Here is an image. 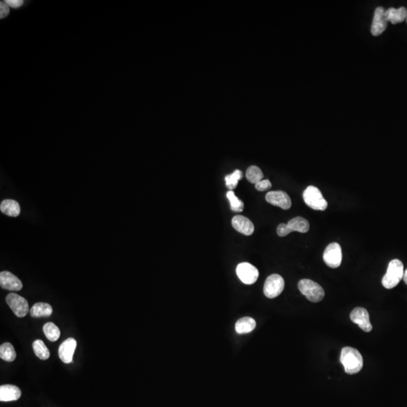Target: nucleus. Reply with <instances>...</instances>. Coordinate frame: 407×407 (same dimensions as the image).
I'll list each match as a JSON object with an SVG mask.
<instances>
[{
	"label": "nucleus",
	"instance_id": "nucleus-1",
	"mask_svg": "<svg viewBox=\"0 0 407 407\" xmlns=\"http://www.w3.org/2000/svg\"><path fill=\"white\" fill-rule=\"evenodd\" d=\"M340 361L348 374H356L363 368V357L354 348H343L341 352Z\"/></svg>",
	"mask_w": 407,
	"mask_h": 407
},
{
	"label": "nucleus",
	"instance_id": "nucleus-2",
	"mask_svg": "<svg viewBox=\"0 0 407 407\" xmlns=\"http://www.w3.org/2000/svg\"><path fill=\"white\" fill-rule=\"evenodd\" d=\"M404 265L401 260H391L388 265V270L386 274L383 277V287L386 289H392L399 284L400 281L404 277Z\"/></svg>",
	"mask_w": 407,
	"mask_h": 407
},
{
	"label": "nucleus",
	"instance_id": "nucleus-3",
	"mask_svg": "<svg viewBox=\"0 0 407 407\" xmlns=\"http://www.w3.org/2000/svg\"><path fill=\"white\" fill-rule=\"evenodd\" d=\"M298 288L312 302H319L325 296V291L321 285L309 279H302L298 284Z\"/></svg>",
	"mask_w": 407,
	"mask_h": 407
},
{
	"label": "nucleus",
	"instance_id": "nucleus-4",
	"mask_svg": "<svg viewBox=\"0 0 407 407\" xmlns=\"http://www.w3.org/2000/svg\"><path fill=\"white\" fill-rule=\"evenodd\" d=\"M303 199L306 205L315 211H325L328 203L319 189L314 186H309L303 192Z\"/></svg>",
	"mask_w": 407,
	"mask_h": 407
},
{
	"label": "nucleus",
	"instance_id": "nucleus-5",
	"mask_svg": "<svg viewBox=\"0 0 407 407\" xmlns=\"http://www.w3.org/2000/svg\"><path fill=\"white\" fill-rule=\"evenodd\" d=\"M309 222L307 219L301 217H297L293 218L287 224H280L277 228V233L280 237H284L292 232L306 233L309 230Z\"/></svg>",
	"mask_w": 407,
	"mask_h": 407
},
{
	"label": "nucleus",
	"instance_id": "nucleus-6",
	"mask_svg": "<svg viewBox=\"0 0 407 407\" xmlns=\"http://www.w3.org/2000/svg\"><path fill=\"white\" fill-rule=\"evenodd\" d=\"M284 280L281 275L273 274L269 276L265 282L263 292L267 298H274L284 291Z\"/></svg>",
	"mask_w": 407,
	"mask_h": 407
},
{
	"label": "nucleus",
	"instance_id": "nucleus-7",
	"mask_svg": "<svg viewBox=\"0 0 407 407\" xmlns=\"http://www.w3.org/2000/svg\"><path fill=\"white\" fill-rule=\"evenodd\" d=\"M5 300L8 306L12 310V312L18 318H24L29 312V304L27 301L26 298L18 294L14 293L9 294L7 296Z\"/></svg>",
	"mask_w": 407,
	"mask_h": 407
},
{
	"label": "nucleus",
	"instance_id": "nucleus-8",
	"mask_svg": "<svg viewBox=\"0 0 407 407\" xmlns=\"http://www.w3.org/2000/svg\"><path fill=\"white\" fill-rule=\"evenodd\" d=\"M324 261L329 267L336 269L342 263V253L340 245L338 243H331L325 249L323 255Z\"/></svg>",
	"mask_w": 407,
	"mask_h": 407
},
{
	"label": "nucleus",
	"instance_id": "nucleus-9",
	"mask_svg": "<svg viewBox=\"0 0 407 407\" xmlns=\"http://www.w3.org/2000/svg\"><path fill=\"white\" fill-rule=\"evenodd\" d=\"M236 273L239 279L245 284H253L257 281L259 271L254 266L249 263H242L238 265Z\"/></svg>",
	"mask_w": 407,
	"mask_h": 407
},
{
	"label": "nucleus",
	"instance_id": "nucleus-10",
	"mask_svg": "<svg viewBox=\"0 0 407 407\" xmlns=\"http://www.w3.org/2000/svg\"><path fill=\"white\" fill-rule=\"evenodd\" d=\"M350 318L353 323L358 325L359 327L366 333H369L373 329V326L370 322V315L367 310L364 308L357 307L354 308L351 312Z\"/></svg>",
	"mask_w": 407,
	"mask_h": 407
},
{
	"label": "nucleus",
	"instance_id": "nucleus-11",
	"mask_svg": "<svg viewBox=\"0 0 407 407\" xmlns=\"http://www.w3.org/2000/svg\"><path fill=\"white\" fill-rule=\"evenodd\" d=\"M266 200L268 203L274 206L279 207L283 210H288L291 208L292 201L291 198L283 191H269L266 195Z\"/></svg>",
	"mask_w": 407,
	"mask_h": 407
},
{
	"label": "nucleus",
	"instance_id": "nucleus-12",
	"mask_svg": "<svg viewBox=\"0 0 407 407\" xmlns=\"http://www.w3.org/2000/svg\"><path fill=\"white\" fill-rule=\"evenodd\" d=\"M388 21L385 18V9L383 7H378L375 10L374 17L371 27L373 36H378L386 29Z\"/></svg>",
	"mask_w": 407,
	"mask_h": 407
},
{
	"label": "nucleus",
	"instance_id": "nucleus-13",
	"mask_svg": "<svg viewBox=\"0 0 407 407\" xmlns=\"http://www.w3.org/2000/svg\"><path fill=\"white\" fill-rule=\"evenodd\" d=\"M0 285L7 291H19L23 288V284L15 274L8 271L0 273Z\"/></svg>",
	"mask_w": 407,
	"mask_h": 407
},
{
	"label": "nucleus",
	"instance_id": "nucleus-14",
	"mask_svg": "<svg viewBox=\"0 0 407 407\" xmlns=\"http://www.w3.org/2000/svg\"><path fill=\"white\" fill-rule=\"evenodd\" d=\"M77 342L73 338H69L60 345L58 354L60 360L64 363L73 362V354L77 349Z\"/></svg>",
	"mask_w": 407,
	"mask_h": 407
},
{
	"label": "nucleus",
	"instance_id": "nucleus-15",
	"mask_svg": "<svg viewBox=\"0 0 407 407\" xmlns=\"http://www.w3.org/2000/svg\"><path fill=\"white\" fill-rule=\"evenodd\" d=\"M232 225L237 232L245 235H251L254 232V225L253 222L245 217L237 215L232 219Z\"/></svg>",
	"mask_w": 407,
	"mask_h": 407
},
{
	"label": "nucleus",
	"instance_id": "nucleus-16",
	"mask_svg": "<svg viewBox=\"0 0 407 407\" xmlns=\"http://www.w3.org/2000/svg\"><path fill=\"white\" fill-rule=\"evenodd\" d=\"M21 396V389L15 385L4 384L0 386V401L2 402L18 401Z\"/></svg>",
	"mask_w": 407,
	"mask_h": 407
},
{
	"label": "nucleus",
	"instance_id": "nucleus-17",
	"mask_svg": "<svg viewBox=\"0 0 407 407\" xmlns=\"http://www.w3.org/2000/svg\"><path fill=\"white\" fill-rule=\"evenodd\" d=\"M407 9L405 7L399 8H390L385 11V18L393 25L399 24L407 19Z\"/></svg>",
	"mask_w": 407,
	"mask_h": 407
},
{
	"label": "nucleus",
	"instance_id": "nucleus-18",
	"mask_svg": "<svg viewBox=\"0 0 407 407\" xmlns=\"http://www.w3.org/2000/svg\"><path fill=\"white\" fill-rule=\"evenodd\" d=\"M0 210L7 216L13 217L19 216L21 214V207L19 204L12 199L3 200L0 205Z\"/></svg>",
	"mask_w": 407,
	"mask_h": 407
},
{
	"label": "nucleus",
	"instance_id": "nucleus-19",
	"mask_svg": "<svg viewBox=\"0 0 407 407\" xmlns=\"http://www.w3.org/2000/svg\"><path fill=\"white\" fill-rule=\"evenodd\" d=\"M256 323L255 320L249 317L241 318L235 324V330L239 334L249 333L256 327Z\"/></svg>",
	"mask_w": 407,
	"mask_h": 407
},
{
	"label": "nucleus",
	"instance_id": "nucleus-20",
	"mask_svg": "<svg viewBox=\"0 0 407 407\" xmlns=\"http://www.w3.org/2000/svg\"><path fill=\"white\" fill-rule=\"evenodd\" d=\"M53 312L52 307L49 304L45 302H37L31 308L29 313L33 318L41 317H49Z\"/></svg>",
	"mask_w": 407,
	"mask_h": 407
},
{
	"label": "nucleus",
	"instance_id": "nucleus-21",
	"mask_svg": "<svg viewBox=\"0 0 407 407\" xmlns=\"http://www.w3.org/2000/svg\"><path fill=\"white\" fill-rule=\"evenodd\" d=\"M14 346L9 342H5L0 346V357L7 362H12L16 358Z\"/></svg>",
	"mask_w": 407,
	"mask_h": 407
},
{
	"label": "nucleus",
	"instance_id": "nucleus-22",
	"mask_svg": "<svg viewBox=\"0 0 407 407\" xmlns=\"http://www.w3.org/2000/svg\"><path fill=\"white\" fill-rule=\"evenodd\" d=\"M33 349L35 354L41 360H46L50 357V352L49 349L46 347L44 342L40 339H37L33 342Z\"/></svg>",
	"mask_w": 407,
	"mask_h": 407
},
{
	"label": "nucleus",
	"instance_id": "nucleus-23",
	"mask_svg": "<svg viewBox=\"0 0 407 407\" xmlns=\"http://www.w3.org/2000/svg\"><path fill=\"white\" fill-rule=\"evenodd\" d=\"M263 173L261 169L257 166H250L246 171V177L250 183L256 184L258 182L263 180Z\"/></svg>",
	"mask_w": 407,
	"mask_h": 407
},
{
	"label": "nucleus",
	"instance_id": "nucleus-24",
	"mask_svg": "<svg viewBox=\"0 0 407 407\" xmlns=\"http://www.w3.org/2000/svg\"><path fill=\"white\" fill-rule=\"evenodd\" d=\"M43 331L47 339L51 342H55L60 337V329L52 322H49L44 325Z\"/></svg>",
	"mask_w": 407,
	"mask_h": 407
},
{
	"label": "nucleus",
	"instance_id": "nucleus-25",
	"mask_svg": "<svg viewBox=\"0 0 407 407\" xmlns=\"http://www.w3.org/2000/svg\"><path fill=\"white\" fill-rule=\"evenodd\" d=\"M242 177H243V174L239 170H235L232 174L226 176L225 180H226V185L227 188L230 191H232L234 189L236 188L238 183H239V180H242Z\"/></svg>",
	"mask_w": 407,
	"mask_h": 407
},
{
	"label": "nucleus",
	"instance_id": "nucleus-26",
	"mask_svg": "<svg viewBox=\"0 0 407 407\" xmlns=\"http://www.w3.org/2000/svg\"><path fill=\"white\" fill-rule=\"evenodd\" d=\"M226 196H227L228 199L229 200V202H230L232 211H235V212H242V211H243L244 208V202L238 198L233 191L229 190L226 194Z\"/></svg>",
	"mask_w": 407,
	"mask_h": 407
},
{
	"label": "nucleus",
	"instance_id": "nucleus-27",
	"mask_svg": "<svg viewBox=\"0 0 407 407\" xmlns=\"http://www.w3.org/2000/svg\"><path fill=\"white\" fill-rule=\"evenodd\" d=\"M256 190L260 191H264L266 190H270L271 187V183L269 180H262L255 184Z\"/></svg>",
	"mask_w": 407,
	"mask_h": 407
},
{
	"label": "nucleus",
	"instance_id": "nucleus-28",
	"mask_svg": "<svg viewBox=\"0 0 407 407\" xmlns=\"http://www.w3.org/2000/svg\"><path fill=\"white\" fill-rule=\"evenodd\" d=\"M10 13V7L5 3V1L4 2H1V4H0V15H1V18H5V17L8 16Z\"/></svg>",
	"mask_w": 407,
	"mask_h": 407
},
{
	"label": "nucleus",
	"instance_id": "nucleus-29",
	"mask_svg": "<svg viewBox=\"0 0 407 407\" xmlns=\"http://www.w3.org/2000/svg\"><path fill=\"white\" fill-rule=\"evenodd\" d=\"M5 2L10 8H15V9L19 8L24 4V1L22 0H6Z\"/></svg>",
	"mask_w": 407,
	"mask_h": 407
},
{
	"label": "nucleus",
	"instance_id": "nucleus-30",
	"mask_svg": "<svg viewBox=\"0 0 407 407\" xmlns=\"http://www.w3.org/2000/svg\"><path fill=\"white\" fill-rule=\"evenodd\" d=\"M403 279H404V282H405V284L407 285V270H406L405 271H404V277H403Z\"/></svg>",
	"mask_w": 407,
	"mask_h": 407
},
{
	"label": "nucleus",
	"instance_id": "nucleus-31",
	"mask_svg": "<svg viewBox=\"0 0 407 407\" xmlns=\"http://www.w3.org/2000/svg\"><path fill=\"white\" fill-rule=\"evenodd\" d=\"M406 21H407V19H406Z\"/></svg>",
	"mask_w": 407,
	"mask_h": 407
}]
</instances>
